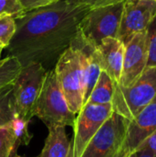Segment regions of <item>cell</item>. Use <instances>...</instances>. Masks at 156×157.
Here are the masks:
<instances>
[{"label":"cell","mask_w":156,"mask_h":157,"mask_svg":"<svg viewBox=\"0 0 156 157\" xmlns=\"http://www.w3.org/2000/svg\"><path fill=\"white\" fill-rule=\"evenodd\" d=\"M12 89L13 85L0 93V128L9 124L15 116Z\"/></svg>","instance_id":"cell-17"},{"label":"cell","mask_w":156,"mask_h":157,"mask_svg":"<svg viewBox=\"0 0 156 157\" xmlns=\"http://www.w3.org/2000/svg\"><path fill=\"white\" fill-rule=\"evenodd\" d=\"M101 70L115 84H119L122 73L125 44L118 38H106L95 48Z\"/></svg>","instance_id":"cell-12"},{"label":"cell","mask_w":156,"mask_h":157,"mask_svg":"<svg viewBox=\"0 0 156 157\" xmlns=\"http://www.w3.org/2000/svg\"><path fill=\"white\" fill-rule=\"evenodd\" d=\"M73 1L75 2L76 4L84 5L91 9V8H97V7L118 4L120 2H124L125 0H73Z\"/></svg>","instance_id":"cell-23"},{"label":"cell","mask_w":156,"mask_h":157,"mask_svg":"<svg viewBox=\"0 0 156 157\" xmlns=\"http://www.w3.org/2000/svg\"><path fill=\"white\" fill-rule=\"evenodd\" d=\"M127 157H135V154H134V152L128 153V155H127Z\"/></svg>","instance_id":"cell-28"},{"label":"cell","mask_w":156,"mask_h":157,"mask_svg":"<svg viewBox=\"0 0 156 157\" xmlns=\"http://www.w3.org/2000/svg\"><path fill=\"white\" fill-rule=\"evenodd\" d=\"M154 1H156V0H154Z\"/></svg>","instance_id":"cell-33"},{"label":"cell","mask_w":156,"mask_h":157,"mask_svg":"<svg viewBox=\"0 0 156 157\" xmlns=\"http://www.w3.org/2000/svg\"><path fill=\"white\" fill-rule=\"evenodd\" d=\"M156 96V67H146L142 75L130 86L114 83L113 112L127 121L132 120Z\"/></svg>","instance_id":"cell-2"},{"label":"cell","mask_w":156,"mask_h":157,"mask_svg":"<svg viewBox=\"0 0 156 157\" xmlns=\"http://www.w3.org/2000/svg\"><path fill=\"white\" fill-rule=\"evenodd\" d=\"M15 154V138L9 123L0 128V157H11Z\"/></svg>","instance_id":"cell-18"},{"label":"cell","mask_w":156,"mask_h":157,"mask_svg":"<svg viewBox=\"0 0 156 157\" xmlns=\"http://www.w3.org/2000/svg\"><path fill=\"white\" fill-rule=\"evenodd\" d=\"M11 157H21V156H19V155H17V154H15V155H13Z\"/></svg>","instance_id":"cell-30"},{"label":"cell","mask_w":156,"mask_h":157,"mask_svg":"<svg viewBox=\"0 0 156 157\" xmlns=\"http://www.w3.org/2000/svg\"><path fill=\"white\" fill-rule=\"evenodd\" d=\"M148 40L147 31L134 34L126 43L122 73L119 83L121 86H131L147 67Z\"/></svg>","instance_id":"cell-10"},{"label":"cell","mask_w":156,"mask_h":157,"mask_svg":"<svg viewBox=\"0 0 156 157\" xmlns=\"http://www.w3.org/2000/svg\"><path fill=\"white\" fill-rule=\"evenodd\" d=\"M24 12L19 0H0V17L11 16L15 18Z\"/></svg>","instance_id":"cell-21"},{"label":"cell","mask_w":156,"mask_h":157,"mask_svg":"<svg viewBox=\"0 0 156 157\" xmlns=\"http://www.w3.org/2000/svg\"><path fill=\"white\" fill-rule=\"evenodd\" d=\"M67 157H74V148H73V139H72V145H71V148H70V152L68 154V156Z\"/></svg>","instance_id":"cell-27"},{"label":"cell","mask_w":156,"mask_h":157,"mask_svg":"<svg viewBox=\"0 0 156 157\" xmlns=\"http://www.w3.org/2000/svg\"><path fill=\"white\" fill-rule=\"evenodd\" d=\"M113 93L114 82L106 72L101 71L99 77L85 104H109L112 102Z\"/></svg>","instance_id":"cell-14"},{"label":"cell","mask_w":156,"mask_h":157,"mask_svg":"<svg viewBox=\"0 0 156 157\" xmlns=\"http://www.w3.org/2000/svg\"><path fill=\"white\" fill-rule=\"evenodd\" d=\"M135 157H156V154H150L146 152H134Z\"/></svg>","instance_id":"cell-26"},{"label":"cell","mask_w":156,"mask_h":157,"mask_svg":"<svg viewBox=\"0 0 156 157\" xmlns=\"http://www.w3.org/2000/svg\"><path fill=\"white\" fill-rule=\"evenodd\" d=\"M25 12L41 7V6H46L49 5H51L53 3L59 2L61 0H19Z\"/></svg>","instance_id":"cell-24"},{"label":"cell","mask_w":156,"mask_h":157,"mask_svg":"<svg viewBox=\"0 0 156 157\" xmlns=\"http://www.w3.org/2000/svg\"><path fill=\"white\" fill-rule=\"evenodd\" d=\"M48 136L40 157H67L72 145L68 139L65 126L48 127Z\"/></svg>","instance_id":"cell-13"},{"label":"cell","mask_w":156,"mask_h":157,"mask_svg":"<svg viewBox=\"0 0 156 157\" xmlns=\"http://www.w3.org/2000/svg\"><path fill=\"white\" fill-rule=\"evenodd\" d=\"M47 70L41 63H29L24 66L13 84L15 113L30 122L34 109L41 92Z\"/></svg>","instance_id":"cell-5"},{"label":"cell","mask_w":156,"mask_h":157,"mask_svg":"<svg viewBox=\"0 0 156 157\" xmlns=\"http://www.w3.org/2000/svg\"><path fill=\"white\" fill-rule=\"evenodd\" d=\"M4 49H5L4 47L0 46V55H1V53H2V52H3V50H4Z\"/></svg>","instance_id":"cell-29"},{"label":"cell","mask_w":156,"mask_h":157,"mask_svg":"<svg viewBox=\"0 0 156 157\" xmlns=\"http://www.w3.org/2000/svg\"><path fill=\"white\" fill-rule=\"evenodd\" d=\"M70 110L78 114L84 106V71L77 46L72 44L59 57L53 68Z\"/></svg>","instance_id":"cell-4"},{"label":"cell","mask_w":156,"mask_h":157,"mask_svg":"<svg viewBox=\"0 0 156 157\" xmlns=\"http://www.w3.org/2000/svg\"><path fill=\"white\" fill-rule=\"evenodd\" d=\"M116 153H117V152H116ZM116 153H115V154H116ZM115 154H113V155H109V156H108V157H114Z\"/></svg>","instance_id":"cell-32"},{"label":"cell","mask_w":156,"mask_h":157,"mask_svg":"<svg viewBox=\"0 0 156 157\" xmlns=\"http://www.w3.org/2000/svg\"><path fill=\"white\" fill-rule=\"evenodd\" d=\"M155 17L154 0H125L117 38L125 44L134 34L146 30Z\"/></svg>","instance_id":"cell-9"},{"label":"cell","mask_w":156,"mask_h":157,"mask_svg":"<svg viewBox=\"0 0 156 157\" xmlns=\"http://www.w3.org/2000/svg\"><path fill=\"white\" fill-rule=\"evenodd\" d=\"M124 2L91 8L79 25V39L96 48L108 37L117 38Z\"/></svg>","instance_id":"cell-6"},{"label":"cell","mask_w":156,"mask_h":157,"mask_svg":"<svg viewBox=\"0 0 156 157\" xmlns=\"http://www.w3.org/2000/svg\"><path fill=\"white\" fill-rule=\"evenodd\" d=\"M16 31L15 18L11 16L0 17V46L6 48Z\"/></svg>","instance_id":"cell-19"},{"label":"cell","mask_w":156,"mask_h":157,"mask_svg":"<svg viewBox=\"0 0 156 157\" xmlns=\"http://www.w3.org/2000/svg\"><path fill=\"white\" fill-rule=\"evenodd\" d=\"M156 130V96L132 120L128 121L127 131L123 142L124 148L134 152L137 147Z\"/></svg>","instance_id":"cell-11"},{"label":"cell","mask_w":156,"mask_h":157,"mask_svg":"<svg viewBox=\"0 0 156 157\" xmlns=\"http://www.w3.org/2000/svg\"><path fill=\"white\" fill-rule=\"evenodd\" d=\"M128 151L124 148V146H123V144H122V146L117 151V153L115 154V155L114 157H127L128 155Z\"/></svg>","instance_id":"cell-25"},{"label":"cell","mask_w":156,"mask_h":157,"mask_svg":"<svg viewBox=\"0 0 156 157\" xmlns=\"http://www.w3.org/2000/svg\"><path fill=\"white\" fill-rule=\"evenodd\" d=\"M29 122L20 118L15 113V116L10 122V126L13 132V135L15 138V152L17 153V149L23 145L27 146L30 143L32 138L31 134L29 132Z\"/></svg>","instance_id":"cell-16"},{"label":"cell","mask_w":156,"mask_h":157,"mask_svg":"<svg viewBox=\"0 0 156 157\" xmlns=\"http://www.w3.org/2000/svg\"><path fill=\"white\" fill-rule=\"evenodd\" d=\"M134 152H146L150 154H156V130L154 131L143 142L137 147Z\"/></svg>","instance_id":"cell-22"},{"label":"cell","mask_w":156,"mask_h":157,"mask_svg":"<svg viewBox=\"0 0 156 157\" xmlns=\"http://www.w3.org/2000/svg\"><path fill=\"white\" fill-rule=\"evenodd\" d=\"M128 121L119 114L112 115L93 136L80 157H108L123 144Z\"/></svg>","instance_id":"cell-8"},{"label":"cell","mask_w":156,"mask_h":157,"mask_svg":"<svg viewBox=\"0 0 156 157\" xmlns=\"http://www.w3.org/2000/svg\"><path fill=\"white\" fill-rule=\"evenodd\" d=\"M112 104H85L75 119L74 129V157H80L85 148L107 120L112 115Z\"/></svg>","instance_id":"cell-7"},{"label":"cell","mask_w":156,"mask_h":157,"mask_svg":"<svg viewBox=\"0 0 156 157\" xmlns=\"http://www.w3.org/2000/svg\"><path fill=\"white\" fill-rule=\"evenodd\" d=\"M34 117H38L46 126L74 127L76 115L73 113L62 88L54 69L48 70L43 86L34 109Z\"/></svg>","instance_id":"cell-3"},{"label":"cell","mask_w":156,"mask_h":157,"mask_svg":"<svg viewBox=\"0 0 156 157\" xmlns=\"http://www.w3.org/2000/svg\"><path fill=\"white\" fill-rule=\"evenodd\" d=\"M89 7L73 0H61L15 17L16 31L6 47L7 56L16 57L22 66L57 62L79 36V25Z\"/></svg>","instance_id":"cell-1"},{"label":"cell","mask_w":156,"mask_h":157,"mask_svg":"<svg viewBox=\"0 0 156 157\" xmlns=\"http://www.w3.org/2000/svg\"><path fill=\"white\" fill-rule=\"evenodd\" d=\"M146 31L148 40L147 67H156V17L152 20Z\"/></svg>","instance_id":"cell-20"},{"label":"cell","mask_w":156,"mask_h":157,"mask_svg":"<svg viewBox=\"0 0 156 157\" xmlns=\"http://www.w3.org/2000/svg\"><path fill=\"white\" fill-rule=\"evenodd\" d=\"M3 63H4V59H1V60H0V65H1Z\"/></svg>","instance_id":"cell-31"},{"label":"cell","mask_w":156,"mask_h":157,"mask_svg":"<svg viewBox=\"0 0 156 157\" xmlns=\"http://www.w3.org/2000/svg\"><path fill=\"white\" fill-rule=\"evenodd\" d=\"M21 69L22 64L16 57L4 58V63L0 65V93L14 84Z\"/></svg>","instance_id":"cell-15"}]
</instances>
